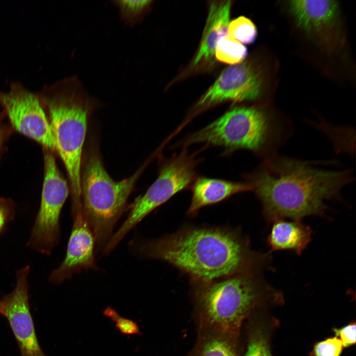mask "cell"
<instances>
[{
    "label": "cell",
    "mask_w": 356,
    "mask_h": 356,
    "mask_svg": "<svg viewBox=\"0 0 356 356\" xmlns=\"http://www.w3.org/2000/svg\"><path fill=\"white\" fill-rule=\"evenodd\" d=\"M5 116L3 111L0 113V156L2 154L5 144L12 132L11 127L3 122Z\"/></svg>",
    "instance_id": "484cf974"
},
{
    "label": "cell",
    "mask_w": 356,
    "mask_h": 356,
    "mask_svg": "<svg viewBox=\"0 0 356 356\" xmlns=\"http://www.w3.org/2000/svg\"><path fill=\"white\" fill-rule=\"evenodd\" d=\"M228 34L240 43L249 44L255 40L257 31L254 24L249 19L240 16L229 23Z\"/></svg>",
    "instance_id": "44dd1931"
},
{
    "label": "cell",
    "mask_w": 356,
    "mask_h": 356,
    "mask_svg": "<svg viewBox=\"0 0 356 356\" xmlns=\"http://www.w3.org/2000/svg\"><path fill=\"white\" fill-rule=\"evenodd\" d=\"M103 314L115 322L116 327L122 333L128 335H141L137 323L133 320L120 315L118 312L111 307H107Z\"/></svg>",
    "instance_id": "603a6c76"
},
{
    "label": "cell",
    "mask_w": 356,
    "mask_h": 356,
    "mask_svg": "<svg viewBox=\"0 0 356 356\" xmlns=\"http://www.w3.org/2000/svg\"><path fill=\"white\" fill-rule=\"evenodd\" d=\"M0 314L3 315V316L4 315L3 305L1 300L0 301Z\"/></svg>",
    "instance_id": "4316f807"
},
{
    "label": "cell",
    "mask_w": 356,
    "mask_h": 356,
    "mask_svg": "<svg viewBox=\"0 0 356 356\" xmlns=\"http://www.w3.org/2000/svg\"><path fill=\"white\" fill-rule=\"evenodd\" d=\"M230 6V1H214L210 4L201 45L194 59V65L202 60L212 57L218 41L222 37L228 34Z\"/></svg>",
    "instance_id": "2e32d148"
},
{
    "label": "cell",
    "mask_w": 356,
    "mask_h": 356,
    "mask_svg": "<svg viewBox=\"0 0 356 356\" xmlns=\"http://www.w3.org/2000/svg\"><path fill=\"white\" fill-rule=\"evenodd\" d=\"M247 53L246 47L231 37L228 34L219 40L214 53L219 61L232 65L241 63Z\"/></svg>",
    "instance_id": "d6986e66"
},
{
    "label": "cell",
    "mask_w": 356,
    "mask_h": 356,
    "mask_svg": "<svg viewBox=\"0 0 356 356\" xmlns=\"http://www.w3.org/2000/svg\"><path fill=\"white\" fill-rule=\"evenodd\" d=\"M271 125L261 110L235 107L188 138L187 143H205L229 151L260 150L267 141Z\"/></svg>",
    "instance_id": "8992f818"
},
{
    "label": "cell",
    "mask_w": 356,
    "mask_h": 356,
    "mask_svg": "<svg viewBox=\"0 0 356 356\" xmlns=\"http://www.w3.org/2000/svg\"><path fill=\"white\" fill-rule=\"evenodd\" d=\"M255 312L248 317L242 327L245 341L244 344L242 341V356H272L269 332L265 323Z\"/></svg>",
    "instance_id": "ac0fdd59"
},
{
    "label": "cell",
    "mask_w": 356,
    "mask_h": 356,
    "mask_svg": "<svg viewBox=\"0 0 356 356\" xmlns=\"http://www.w3.org/2000/svg\"><path fill=\"white\" fill-rule=\"evenodd\" d=\"M44 177L40 208L27 246L50 255L60 238V218L69 186L59 171L54 152L43 148Z\"/></svg>",
    "instance_id": "ba28073f"
},
{
    "label": "cell",
    "mask_w": 356,
    "mask_h": 356,
    "mask_svg": "<svg viewBox=\"0 0 356 356\" xmlns=\"http://www.w3.org/2000/svg\"><path fill=\"white\" fill-rule=\"evenodd\" d=\"M289 5L298 25L308 32L319 30L331 23L338 11L335 0H292Z\"/></svg>",
    "instance_id": "9a60e30c"
},
{
    "label": "cell",
    "mask_w": 356,
    "mask_h": 356,
    "mask_svg": "<svg viewBox=\"0 0 356 356\" xmlns=\"http://www.w3.org/2000/svg\"><path fill=\"white\" fill-rule=\"evenodd\" d=\"M261 88V78L256 69L249 63H240L225 69L198 105L254 100L260 94Z\"/></svg>",
    "instance_id": "7c38bea8"
},
{
    "label": "cell",
    "mask_w": 356,
    "mask_h": 356,
    "mask_svg": "<svg viewBox=\"0 0 356 356\" xmlns=\"http://www.w3.org/2000/svg\"><path fill=\"white\" fill-rule=\"evenodd\" d=\"M197 164L194 156L188 155L186 151L166 162L155 181L143 195L136 198L132 204L128 218L112 234L103 249V254H108L150 213L186 188L194 178Z\"/></svg>",
    "instance_id": "52a82bcc"
},
{
    "label": "cell",
    "mask_w": 356,
    "mask_h": 356,
    "mask_svg": "<svg viewBox=\"0 0 356 356\" xmlns=\"http://www.w3.org/2000/svg\"><path fill=\"white\" fill-rule=\"evenodd\" d=\"M151 2L148 0H124L115 1L114 3L119 9L123 20L133 26L141 20Z\"/></svg>",
    "instance_id": "ffe728a7"
},
{
    "label": "cell",
    "mask_w": 356,
    "mask_h": 356,
    "mask_svg": "<svg viewBox=\"0 0 356 356\" xmlns=\"http://www.w3.org/2000/svg\"><path fill=\"white\" fill-rule=\"evenodd\" d=\"M250 184L269 222L301 220L320 216L326 201L339 197L352 180L349 170H328L310 163L277 156L266 160L250 178Z\"/></svg>",
    "instance_id": "7a4b0ae2"
},
{
    "label": "cell",
    "mask_w": 356,
    "mask_h": 356,
    "mask_svg": "<svg viewBox=\"0 0 356 356\" xmlns=\"http://www.w3.org/2000/svg\"><path fill=\"white\" fill-rule=\"evenodd\" d=\"M267 242L271 250H291L301 255L311 241L312 230L299 220L273 222Z\"/></svg>",
    "instance_id": "5bb4252c"
},
{
    "label": "cell",
    "mask_w": 356,
    "mask_h": 356,
    "mask_svg": "<svg viewBox=\"0 0 356 356\" xmlns=\"http://www.w3.org/2000/svg\"><path fill=\"white\" fill-rule=\"evenodd\" d=\"M73 226L66 255L58 267L48 277L49 282L58 284L83 270L97 269L94 258L95 240L83 211L72 213Z\"/></svg>",
    "instance_id": "8fae6325"
},
{
    "label": "cell",
    "mask_w": 356,
    "mask_h": 356,
    "mask_svg": "<svg viewBox=\"0 0 356 356\" xmlns=\"http://www.w3.org/2000/svg\"><path fill=\"white\" fill-rule=\"evenodd\" d=\"M140 256L165 262L190 278L206 282L244 272L268 269V253L253 250L237 229L185 226L162 237L135 242Z\"/></svg>",
    "instance_id": "6da1fadb"
},
{
    "label": "cell",
    "mask_w": 356,
    "mask_h": 356,
    "mask_svg": "<svg viewBox=\"0 0 356 356\" xmlns=\"http://www.w3.org/2000/svg\"><path fill=\"white\" fill-rule=\"evenodd\" d=\"M193 347L185 356H242L241 336L210 330H196Z\"/></svg>",
    "instance_id": "e0dca14e"
},
{
    "label": "cell",
    "mask_w": 356,
    "mask_h": 356,
    "mask_svg": "<svg viewBox=\"0 0 356 356\" xmlns=\"http://www.w3.org/2000/svg\"><path fill=\"white\" fill-rule=\"evenodd\" d=\"M37 94L48 114L54 151L66 170L71 208L81 207L82 156L88 119L94 103L75 77L44 87Z\"/></svg>",
    "instance_id": "277c9868"
},
{
    "label": "cell",
    "mask_w": 356,
    "mask_h": 356,
    "mask_svg": "<svg viewBox=\"0 0 356 356\" xmlns=\"http://www.w3.org/2000/svg\"><path fill=\"white\" fill-rule=\"evenodd\" d=\"M0 105L12 129L54 152L49 122L37 93L12 83L7 91H0Z\"/></svg>",
    "instance_id": "9c48e42d"
},
{
    "label": "cell",
    "mask_w": 356,
    "mask_h": 356,
    "mask_svg": "<svg viewBox=\"0 0 356 356\" xmlns=\"http://www.w3.org/2000/svg\"><path fill=\"white\" fill-rule=\"evenodd\" d=\"M344 347L336 336L317 342L313 346L311 356H340Z\"/></svg>",
    "instance_id": "7402d4cb"
},
{
    "label": "cell",
    "mask_w": 356,
    "mask_h": 356,
    "mask_svg": "<svg viewBox=\"0 0 356 356\" xmlns=\"http://www.w3.org/2000/svg\"><path fill=\"white\" fill-rule=\"evenodd\" d=\"M15 215V205L10 198H0V235L6 229Z\"/></svg>",
    "instance_id": "cb8c5ba5"
},
{
    "label": "cell",
    "mask_w": 356,
    "mask_h": 356,
    "mask_svg": "<svg viewBox=\"0 0 356 356\" xmlns=\"http://www.w3.org/2000/svg\"><path fill=\"white\" fill-rule=\"evenodd\" d=\"M260 273H240L190 283L192 318L196 330L240 336L243 324L253 312L267 303L281 301L280 293Z\"/></svg>",
    "instance_id": "3957f363"
},
{
    "label": "cell",
    "mask_w": 356,
    "mask_h": 356,
    "mask_svg": "<svg viewBox=\"0 0 356 356\" xmlns=\"http://www.w3.org/2000/svg\"><path fill=\"white\" fill-rule=\"evenodd\" d=\"M356 323L351 322L342 327L333 329L335 336L342 342L344 347H349L356 343Z\"/></svg>",
    "instance_id": "d4e9b609"
},
{
    "label": "cell",
    "mask_w": 356,
    "mask_h": 356,
    "mask_svg": "<svg viewBox=\"0 0 356 356\" xmlns=\"http://www.w3.org/2000/svg\"><path fill=\"white\" fill-rule=\"evenodd\" d=\"M30 267L17 271L13 291L2 297L4 316L17 343L21 356H46L39 343L30 311L28 281Z\"/></svg>",
    "instance_id": "30bf717a"
},
{
    "label": "cell",
    "mask_w": 356,
    "mask_h": 356,
    "mask_svg": "<svg viewBox=\"0 0 356 356\" xmlns=\"http://www.w3.org/2000/svg\"><path fill=\"white\" fill-rule=\"evenodd\" d=\"M82 168L83 213L94 235L97 249H103L144 168L128 178L114 181L106 172L95 145L87 151Z\"/></svg>",
    "instance_id": "5b68a950"
},
{
    "label": "cell",
    "mask_w": 356,
    "mask_h": 356,
    "mask_svg": "<svg viewBox=\"0 0 356 356\" xmlns=\"http://www.w3.org/2000/svg\"><path fill=\"white\" fill-rule=\"evenodd\" d=\"M253 189L250 183L199 178L192 187V198L186 214L190 217H194L205 206L219 203L234 194Z\"/></svg>",
    "instance_id": "4fadbf2b"
}]
</instances>
